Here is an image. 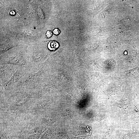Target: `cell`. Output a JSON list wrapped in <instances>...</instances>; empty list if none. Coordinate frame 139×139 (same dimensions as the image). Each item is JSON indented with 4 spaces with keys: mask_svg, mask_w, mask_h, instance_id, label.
<instances>
[{
    "mask_svg": "<svg viewBox=\"0 0 139 139\" xmlns=\"http://www.w3.org/2000/svg\"><path fill=\"white\" fill-rule=\"evenodd\" d=\"M48 47L50 50H55L59 47L58 43L55 41H51L48 44Z\"/></svg>",
    "mask_w": 139,
    "mask_h": 139,
    "instance_id": "cell-1",
    "label": "cell"
},
{
    "mask_svg": "<svg viewBox=\"0 0 139 139\" xmlns=\"http://www.w3.org/2000/svg\"><path fill=\"white\" fill-rule=\"evenodd\" d=\"M129 21V19L128 18H124L122 20V21L124 23H128Z\"/></svg>",
    "mask_w": 139,
    "mask_h": 139,
    "instance_id": "cell-6",
    "label": "cell"
},
{
    "mask_svg": "<svg viewBox=\"0 0 139 139\" xmlns=\"http://www.w3.org/2000/svg\"><path fill=\"white\" fill-rule=\"evenodd\" d=\"M53 33L52 32L50 31H48L45 34L46 37L48 38H51L52 36Z\"/></svg>",
    "mask_w": 139,
    "mask_h": 139,
    "instance_id": "cell-3",
    "label": "cell"
},
{
    "mask_svg": "<svg viewBox=\"0 0 139 139\" xmlns=\"http://www.w3.org/2000/svg\"><path fill=\"white\" fill-rule=\"evenodd\" d=\"M10 15L12 16H13L15 15L16 14V12L15 11L12 10L10 11L9 13Z\"/></svg>",
    "mask_w": 139,
    "mask_h": 139,
    "instance_id": "cell-5",
    "label": "cell"
},
{
    "mask_svg": "<svg viewBox=\"0 0 139 139\" xmlns=\"http://www.w3.org/2000/svg\"><path fill=\"white\" fill-rule=\"evenodd\" d=\"M53 33L55 35H58L60 34V32L58 29L56 28L54 30Z\"/></svg>",
    "mask_w": 139,
    "mask_h": 139,
    "instance_id": "cell-4",
    "label": "cell"
},
{
    "mask_svg": "<svg viewBox=\"0 0 139 139\" xmlns=\"http://www.w3.org/2000/svg\"><path fill=\"white\" fill-rule=\"evenodd\" d=\"M106 64L109 66L115 67L116 65V62L113 59H109L106 61Z\"/></svg>",
    "mask_w": 139,
    "mask_h": 139,
    "instance_id": "cell-2",
    "label": "cell"
}]
</instances>
